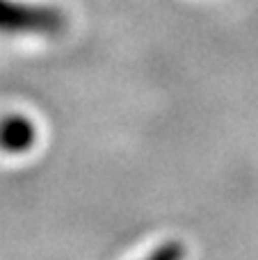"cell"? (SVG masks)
<instances>
[{"label":"cell","instance_id":"obj_1","mask_svg":"<svg viewBox=\"0 0 258 260\" xmlns=\"http://www.w3.org/2000/svg\"><path fill=\"white\" fill-rule=\"evenodd\" d=\"M67 27V16L53 5L0 0V37H55Z\"/></svg>","mask_w":258,"mask_h":260},{"label":"cell","instance_id":"obj_2","mask_svg":"<svg viewBox=\"0 0 258 260\" xmlns=\"http://www.w3.org/2000/svg\"><path fill=\"white\" fill-rule=\"evenodd\" d=\"M32 137V126L30 121L21 117H12L0 126V142L12 144V146H21V144H27Z\"/></svg>","mask_w":258,"mask_h":260}]
</instances>
